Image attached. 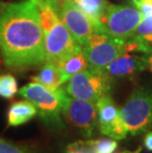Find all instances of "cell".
<instances>
[{"label":"cell","instance_id":"17","mask_svg":"<svg viewBox=\"0 0 152 153\" xmlns=\"http://www.w3.org/2000/svg\"><path fill=\"white\" fill-rule=\"evenodd\" d=\"M93 153H114L118 148V142L114 138H100L88 140Z\"/></svg>","mask_w":152,"mask_h":153},{"label":"cell","instance_id":"12","mask_svg":"<svg viewBox=\"0 0 152 153\" xmlns=\"http://www.w3.org/2000/svg\"><path fill=\"white\" fill-rule=\"evenodd\" d=\"M57 66L59 68L61 79H62L63 83L67 82L75 74L87 69L89 63L82 45L77 48L75 51H73L69 56L57 63Z\"/></svg>","mask_w":152,"mask_h":153},{"label":"cell","instance_id":"6","mask_svg":"<svg viewBox=\"0 0 152 153\" xmlns=\"http://www.w3.org/2000/svg\"><path fill=\"white\" fill-rule=\"evenodd\" d=\"M89 68L102 71L115 58L125 53V41L107 35L104 32H95L83 47Z\"/></svg>","mask_w":152,"mask_h":153},{"label":"cell","instance_id":"8","mask_svg":"<svg viewBox=\"0 0 152 153\" xmlns=\"http://www.w3.org/2000/svg\"><path fill=\"white\" fill-rule=\"evenodd\" d=\"M46 60L59 63L81 47L74 40L63 22L59 20L50 30L44 32Z\"/></svg>","mask_w":152,"mask_h":153},{"label":"cell","instance_id":"20","mask_svg":"<svg viewBox=\"0 0 152 153\" xmlns=\"http://www.w3.org/2000/svg\"><path fill=\"white\" fill-rule=\"evenodd\" d=\"M132 3L142 16L152 17V0H132Z\"/></svg>","mask_w":152,"mask_h":153},{"label":"cell","instance_id":"11","mask_svg":"<svg viewBox=\"0 0 152 153\" xmlns=\"http://www.w3.org/2000/svg\"><path fill=\"white\" fill-rule=\"evenodd\" d=\"M147 69V63L143 53L125 51L111 63L107 65L103 72L112 80L114 79H131L142 71Z\"/></svg>","mask_w":152,"mask_h":153},{"label":"cell","instance_id":"23","mask_svg":"<svg viewBox=\"0 0 152 153\" xmlns=\"http://www.w3.org/2000/svg\"><path fill=\"white\" fill-rule=\"evenodd\" d=\"M141 150H142V148L139 146V147H137V149H135V150H124L119 153H140Z\"/></svg>","mask_w":152,"mask_h":153},{"label":"cell","instance_id":"18","mask_svg":"<svg viewBox=\"0 0 152 153\" xmlns=\"http://www.w3.org/2000/svg\"><path fill=\"white\" fill-rule=\"evenodd\" d=\"M66 153H93L88 140H79L71 143L66 148Z\"/></svg>","mask_w":152,"mask_h":153},{"label":"cell","instance_id":"13","mask_svg":"<svg viewBox=\"0 0 152 153\" xmlns=\"http://www.w3.org/2000/svg\"><path fill=\"white\" fill-rule=\"evenodd\" d=\"M38 114L37 108L28 100L18 101L10 106L7 113L8 126H19L28 123Z\"/></svg>","mask_w":152,"mask_h":153},{"label":"cell","instance_id":"2","mask_svg":"<svg viewBox=\"0 0 152 153\" xmlns=\"http://www.w3.org/2000/svg\"><path fill=\"white\" fill-rule=\"evenodd\" d=\"M19 94L30 101L37 108L40 119L47 126L63 128L61 112L67 93L62 88L50 90L38 82L27 84L19 90Z\"/></svg>","mask_w":152,"mask_h":153},{"label":"cell","instance_id":"16","mask_svg":"<svg viewBox=\"0 0 152 153\" xmlns=\"http://www.w3.org/2000/svg\"><path fill=\"white\" fill-rule=\"evenodd\" d=\"M18 92V83L11 74H0V97L4 99L13 98Z\"/></svg>","mask_w":152,"mask_h":153},{"label":"cell","instance_id":"21","mask_svg":"<svg viewBox=\"0 0 152 153\" xmlns=\"http://www.w3.org/2000/svg\"><path fill=\"white\" fill-rule=\"evenodd\" d=\"M144 147L148 151H152V131L147 132L144 136Z\"/></svg>","mask_w":152,"mask_h":153},{"label":"cell","instance_id":"15","mask_svg":"<svg viewBox=\"0 0 152 153\" xmlns=\"http://www.w3.org/2000/svg\"><path fill=\"white\" fill-rule=\"evenodd\" d=\"M73 1L95 23L98 31L102 32L100 22L104 17L110 3L107 0H73Z\"/></svg>","mask_w":152,"mask_h":153},{"label":"cell","instance_id":"22","mask_svg":"<svg viewBox=\"0 0 152 153\" xmlns=\"http://www.w3.org/2000/svg\"><path fill=\"white\" fill-rule=\"evenodd\" d=\"M143 56L147 63V69L152 72V53H143Z\"/></svg>","mask_w":152,"mask_h":153},{"label":"cell","instance_id":"14","mask_svg":"<svg viewBox=\"0 0 152 153\" xmlns=\"http://www.w3.org/2000/svg\"><path fill=\"white\" fill-rule=\"evenodd\" d=\"M33 81L42 84L50 90H57L63 84L57 64L47 60L44 61L40 72L33 77Z\"/></svg>","mask_w":152,"mask_h":153},{"label":"cell","instance_id":"9","mask_svg":"<svg viewBox=\"0 0 152 153\" xmlns=\"http://www.w3.org/2000/svg\"><path fill=\"white\" fill-rule=\"evenodd\" d=\"M61 21L65 25L77 43L84 47L90 37L99 32L91 19L84 13L73 0H65L60 4Z\"/></svg>","mask_w":152,"mask_h":153},{"label":"cell","instance_id":"7","mask_svg":"<svg viewBox=\"0 0 152 153\" xmlns=\"http://www.w3.org/2000/svg\"><path fill=\"white\" fill-rule=\"evenodd\" d=\"M61 115L70 125L79 128L85 136H92L98 128V110L96 104L73 98L64 100Z\"/></svg>","mask_w":152,"mask_h":153},{"label":"cell","instance_id":"19","mask_svg":"<svg viewBox=\"0 0 152 153\" xmlns=\"http://www.w3.org/2000/svg\"><path fill=\"white\" fill-rule=\"evenodd\" d=\"M0 153H30L18 145L0 138Z\"/></svg>","mask_w":152,"mask_h":153},{"label":"cell","instance_id":"3","mask_svg":"<svg viewBox=\"0 0 152 153\" xmlns=\"http://www.w3.org/2000/svg\"><path fill=\"white\" fill-rule=\"evenodd\" d=\"M119 113L131 135L146 132L152 128V94L142 88L135 89Z\"/></svg>","mask_w":152,"mask_h":153},{"label":"cell","instance_id":"5","mask_svg":"<svg viewBox=\"0 0 152 153\" xmlns=\"http://www.w3.org/2000/svg\"><path fill=\"white\" fill-rule=\"evenodd\" d=\"M142 14L131 6L110 4L100 22L101 31L115 39L127 41L135 34Z\"/></svg>","mask_w":152,"mask_h":153},{"label":"cell","instance_id":"1","mask_svg":"<svg viewBox=\"0 0 152 153\" xmlns=\"http://www.w3.org/2000/svg\"><path fill=\"white\" fill-rule=\"evenodd\" d=\"M0 54L6 65L17 69L46 61L44 34L35 0L0 6Z\"/></svg>","mask_w":152,"mask_h":153},{"label":"cell","instance_id":"10","mask_svg":"<svg viewBox=\"0 0 152 153\" xmlns=\"http://www.w3.org/2000/svg\"><path fill=\"white\" fill-rule=\"evenodd\" d=\"M98 110V128L102 134L121 140L125 138L128 131L121 118L119 109L109 95L104 96L96 104Z\"/></svg>","mask_w":152,"mask_h":153},{"label":"cell","instance_id":"4","mask_svg":"<svg viewBox=\"0 0 152 153\" xmlns=\"http://www.w3.org/2000/svg\"><path fill=\"white\" fill-rule=\"evenodd\" d=\"M67 82L65 87L67 95L97 104L100 99L109 94L113 80L102 71L88 67L72 76Z\"/></svg>","mask_w":152,"mask_h":153},{"label":"cell","instance_id":"24","mask_svg":"<svg viewBox=\"0 0 152 153\" xmlns=\"http://www.w3.org/2000/svg\"><path fill=\"white\" fill-rule=\"evenodd\" d=\"M60 1H61V2H62V1H65V0H60Z\"/></svg>","mask_w":152,"mask_h":153}]
</instances>
